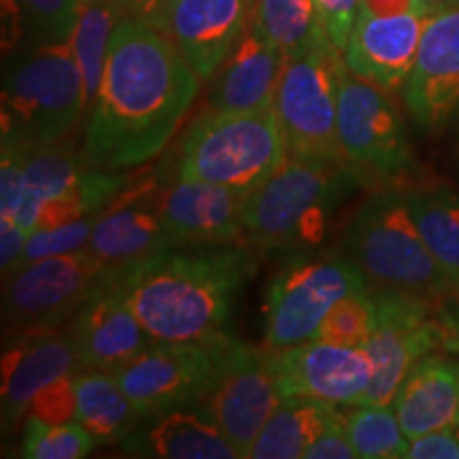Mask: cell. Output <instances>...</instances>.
Segmentation results:
<instances>
[{
  "mask_svg": "<svg viewBox=\"0 0 459 459\" xmlns=\"http://www.w3.org/2000/svg\"><path fill=\"white\" fill-rule=\"evenodd\" d=\"M90 169L83 153L74 152L73 143L65 139L34 147L24 172V200L17 215L20 226L30 234L41 206L77 187Z\"/></svg>",
  "mask_w": 459,
  "mask_h": 459,
  "instance_id": "f1b7e54d",
  "label": "cell"
},
{
  "mask_svg": "<svg viewBox=\"0 0 459 459\" xmlns=\"http://www.w3.org/2000/svg\"><path fill=\"white\" fill-rule=\"evenodd\" d=\"M411 459H459V436L455 429H438L417 436L409 443Z\"/></svg>",
  "mask_w": 459,
  "mask_h": 459,
  "instance_id": "60d3db41",
  "label": "cell"
},
{
  "mask_svg": "<svg viewBox=\"0 0 459 459\" xmlns=\"http://www.w3.org/2000/svg\"><path fill=\"white\" fill-rule=\"evenodd\" d=\"M206 342L213 355V375L200 404L215 419L238 457H247L257 434L283 400L271 351L228 332L206 338Z\"/></svg>",
  "mask_w": 459,
  "mask_h": 459,
  "instance_id": "9c48e42d",
  "label": "cell"
},
{
  "mask_svg": "<svg viewBox=\"0 0 459 459\" xmlns=\"http://www.w3.org/2000/svg\"><path fill=\"white\" fill-rule=\"evenodd\" d=\"M77 419L88 429L96 446L122 443L143 421L141 412L126 395L113 372L82 370L74 375Z\"/></svg>",
  "mask_w": 459,
  "mask_h": 459,
  "instance_id": "484cf974",
  "label": "cell"
},
{
  "mask_svg": "<svg viewBox=\"0 0 459 459\" xmlns=\"http://www.w3.org/2000/svg\"><path fill=\"white\" fill-rule=\"evenodd\" d=\"M255 273L238 247H177L113 266V281L153 341H206L220 334Z\"/></svg>",
  "mask_w": 459,
  "mask_h": 459,
  "instance_id": "7a4b0ae2",
  "label": "cell"
},
{
  "mask_svg": "<svg viewBox=\"0 0 459 459\" xmlns=\"http://www.w3.org/2000/svg\"><path fill=\"white\" fill-rule=\"evenodd\" d=\"M415 4L417 0H361V7L375 15H400Z\"/></svg>",
  "mask_w": 459,
  "mask_h": 459,
  "instance_id": "ee69618b",
  "label": "cell"
},
{
  "mask_svg": "<svg viewBox=\"0 0 459 459\" xmlns=\"http://www.w3.org/2000/svg\"><path fill=\"white\" fill-rule=\"evenodd\" d=\"M377 321L364 342L372 366L366 404L392 406L395 392L419 359L440 347L438 307L412 294L370 287Z\"/></svg>",
  "mask_w": 459,
  "mask_h": 459,
  "instance_id": "7c38bea8",
  "label": "cell"
},
{
  "mask_svg": "<svg viewBox=\"0 0 459 459\" xmlns=\"http://www.w3.org/2000/svg\"><path fill=\"white\" fill-rule=\"evenodd\" d=\"M198 91V73L169 34L124 17L90 108L85 162L100 170H132L153 160L179 130Z\"/></svg>",
  "mask_w": 459,
  "mask_h": 459,
  "instance_id": "6da1fadb",
  "label": "cell"
},
{
  "mask_svg": "<svg viewBox=\"0 0 459 459\" xmlns=\"http://www.w3.org/2000/svg\"><path fill=\"white\" fill-rule=\"evenodd\" d=\"M249 22L283 56H294L328 39L319 20L317 0H257Z\"/></svg>",
  "mask_w": 459,
  "mask_h": 459,
  "instance_id": "4dcf8cb0",
  "label": "cell"
},
{
  "mask_svg": "<svg viewBox=\"0 0 459 459\" xmlns=\"http://www.w3.org/2000/svg\"><path fill=\"white\" fill-rule=\"evenodd\" d=\"M251 20L249 0H175L166 34L198 73L211 79Z\"/></svg>",
  "mask_w": 459,
  "mask_h": 459,
  "instance_id": "44dd1931",
  "label": "cell"
},
{
  "mask_svg": "<svg viewBox=\"0 0 459 459\" xmlns=\"http://www.w3.org/2000/svg\"><path fill=\"white\" fill-rule=\"evenodd\" d=\"M330 402L287 395L279 402L266 426L257 434L249 459H298L307 457L308 446L319 438L325 423L334 417Z\"/></svg>",
  "mask_w": 459,
  "mask_h": 459,
  "instance_id": "4316f807",
  "label": "cell"
},
{
  "mask_svg": "<svg viewBox=\"0 0 459 459\" xmlns=\"http://www.w3.org/2000/svg\"><path fill=\"white\" fill-rule=\"evenodd\" d=\"M377 321V307L372 291L361 290L338 300L332 311L321 321L317 336L319 341L341 344V347H364Z\"/></svg>",
  "mask_w": 459,
  "mask_h": 459,
  "instance_id": "836d02e7",
  "label": "cell"
},
{
  "mask_svg": "<svg viewBox=\"0 0 459 459\" xmlns=\"http://www.w3.org/2000/svg\"><path fill=\"white\" fill-rule=\"evenodd\" d=\"M0 143V217L17 220L24 200L26 164L34 147L7 122H3Z\"/></svg>",
  "mask_w": 459,
  "mask_h": 459,
  "instance_id": "e575fe53",
  "label": "cell"
},
{
  "mask_svg": "<svg viewBox=\"0 0 459 459\" xmlns=\"http://www.w3.org/2000/svg\"><path fill=\"white\" fill-rule=\"evenodd\" d=\"M126 455L156 459H237L238 453L203 404L145 417L122 440Z\"/></svg>",
  "mask_w": 459,
  "mask_h": 459,
  "instance_id": "603a6c76",
  "label": "cell"
},
{
  "mask_svg": "<svg viewBox=\"0 0 459 459\" xmlns=\"http://www.w3.org/2000/svg\"><path fill=\"white\" fill-rule=\"evenodd\" d=\"M113 375L145 419L200 404L213 375V355L206 341H153Z\"/></svg>",
  "mask_w": 459,
  "mask_h": 459,
  "instance_id": "4fadbf2b",
  "label": "cell"
},
{
  "mask_svg": "<svg viewBox=\"0 0 459 459\" xmlns=\"http://www.w3.org/2000/svg\"><path fill=\"white\" fill-rule=\"evenodd\" d=\"M290 160L277 111H206L181 141L179 179L251 192Z\"/></svg>",
  "mask_w": 459,
  "mask_h": 459,
  "instance_id": "5b68a950",
  "label": "cell"
},
{
  "mask_svg": "<svg viewBox=\"0 0 459 459\" xmlns=\"http://www.w3.org/2000/svg\"><path fill=\"white\" fill-rule=\"evenodd\" d=\"M349 255H300L271 279L266 291V349H287L317 336L325 315L341 298L368 290Z\"/></svg>",
  "mask_w": 459,
  "mask_h": 459,
  "instance_id": "30bf717a",
  "label": "cell"
},
{
  "mask_svg": "<svg viewBox=\"0 0 459 459\" xmlns=\"http://www.w3.org/2000/svg\"><path fill=\"white\" fill-rule=\"evenodd\" d=\"M359 7L361 0H317L319 20L325 37L341 54L347 48L349 37H351Z\"/></svg>",
  "mask_w": 459,
  "mask_h": 459,
  "instance_id": "74e56055",
  "label": "cell"
},
{
  "mask_svg": "<svg viewBox=\"0 0 459 459\" xmlns=\"http://www.w3.org/2000/svg\"><path fill=\"white\" fill-rule=\"evenodd\" d=\"M279 392L330 402L334 406L366 404L372 366L359 347L311 341L287 349H268Z\"/></svg>",
  "mask_w": 459,
  "mask_h": 459,
  "instance_id": "9a60e30c",
  "label": "cell"
},
{
  "mask_svg": "<svg viewBox=\"0 0 459 459\" xmlns=\"http://www.w3.org/2000/svg\"><path fill=\"white\" fill-rule=\"evenodd\" d=\"M455 432H457V436H459V428H457V429H455Z\"/></svg>",
  "mask_w": 459,
  "mask_h": 459,
  "instance_id": "c3c4849f",
  "label": "cell"
},
{
  "mask_svg": "<svg viewBox=\"0 0 459 459\" xmlns=\"http://www.w3.org/2000/svg\"><path fill=\"white\" fill-rule=\"evenodd\" d=\"M342 54L330 39L285 56L274 94L290 158L344 164L338 147V82Z\"/></svg>",
  "mask_w": 459,
  "mask_h": 459,
  "instance_id": "ba28073f",
  "label": "cell"
},
{
  "mask_svg": "<svg viewBox=\"0 0 459 459\" xmlns=\"http://www.w3.org/2000/svg\"><path fill=\"white\" fill-rule=\"evenodd\" d=\"M0 409L3 428L15 426L28 415L34 395L57 378L83 370L71 325L51 332L17 334L3 351Z\"/></svg>",
  "mask_w": 459,
  "mask_h": 459,
  "instance_id": "e0dca14e",
  "label": "cell"
},
{
  "mask_svg": "<svg viewBox=\"0 0 459 459\" xmlns=\"http://www.w3.org/2000/svg\"><path fill=\"white\" fill-rule=\"evenodd\" d=\"M79 3H90V0H79Z\"/></svg>",
  "mask_w": 459,
  "mask_h": 459,
  "instance_id": "7dc6e473",
  "label": "cell"
},
{
  "mask_svg": "<svg viewBox=\"0 0 459 459\" xmlns=\"http://www.w3.org/2000/svg\"><path fill=\"white\" fill-rule=\"evenodd\" d=\"M445 7V0H417L400 15H375L359 7L353 32L342 51L344 65L358 77L394 91L404 88L415 66L419 45L429 20Z\"/></svg>",
  "mask_w": 459,
  "mask_h": 459,
  "instance_id": "5bb4252c",
  "label": "cell"
},
{
  "mask_svg": "<svg viewBox=\"0 0 459 459\" xmlns=\"http://www.w3.org/2000/svg\"><path fill=\"white\" fill-rule=\"evenodd\" d=\"M338 147L361 187H404L415 156L398 108L378 85L344 65L338 82Z\"/></svg>",
  "mask_w": 459,
  "mask_h": 459,
  "instance_id": "52a82bcc",
  "label": "cell"
},
{
  "mask_svg": "<svg viewBox=\"0 0 459 459\" xmlns=\"http://www.w3.org/2000/svg\"><path fill=\"white\" fill-rule=\"evenodd\" d=\"M124 17L119 0H90L79 7V20L71 37V48L83 74L88 111L99 96L108 43Z\"/></svg>",
  "mask_w": 459,
  "mask_h": 459,
  "instance_id": "f546056e",
  "label": "cell"
},
{
  "mask_svg": "<svg viewBox=\"0 0 459 459\" xmlns=\"http://www.w3.org/2000/svg\"><path fill=\"white\" fill-rule=\"evenodd\" d=\"M108 273L111 266L90 247L24 264L13 277L4 279V324L15 334L65 328Z\"/></svg>",
  "mask_w": 459,
  "mask_h": 459,
  "instance_id": "8fae6325",
  "label": "cell"
},
{
  "mask_svg": "<svg viewBox=\"0 0 459 459\" xmlns=\"http://www.w3.org/2000/svg\"><path fill=\"white\" fill-rule=\"evenodd\" d=\"M285 56L251 24L213 74L209 111L254 113L274 108Z\"/></svg>",
  "mask_w": 459,
  "mask_h": 459,
  "instance_id": "7402d4cb",
  "label": "cell"
},
{
  "mask_svg": "<svg viewBox=\"0 0 459 459\" xmlns=\"http://www.w3.org/2000/svg\"><path fill=\"white\" fill-rule=\"evenodd\" d=\"M436 315L440 324V349L459 355V300L443 304Z\"/></svg>",
  "mask_w": 459,
  "mask_h": 459,
  "instance_id": "7bdbcfd3",
  "label": "cell"
},
{
  "mask_svg": "<svg viewBox=\"0 0 459 459\" xmlns=\"http://www.w3.org/2000/svg\"><path fill=\"white\" fill-rule=\"evenodd\" d=\"M88 111L82 68L71 41L37 45L4 56L3 122L32 147L66 139Z\"/></svg>",
  "mask_w": 459,
  "mask_h": 459,
  "instance_id": "8992f818",
  "label": "cell"
},
{
  "mask_svg": "<svg viewBox=\"0 0 459 459\" xmlns=\"http://www.w3.org/2000/svg\"><path fill=\"white\" fill-rule=\"evenodd\" d=\"M96 443L79 421L48 423L26 415L22 457L28 459H82Z\"/></svg>",
  "mask_w": 459,
  "mask_h": 459,
  "instance_id": "d6a6232c",
  "label": "cell"
},
{
  "mask_svg": "<svg viewBox=\"0 0 459 459\" xmlns=\"http://www.w3.org/2000/svg\"><path fill=\"white\" fill-rule=\"evenodd\" d=\"M361 187L347 164L290 158L245 200V237L264 251L317 245L332 211Z\"/></svg>",
  "mask_w": 459,
  "mask_h": 459,
  "instance_id": "277c9868",
  "label": "cell"
},
{
  "mask_svg": "<svg viewBox=\"0 0 459 459\" xmlns=\"http://www.w3.org/2000/svg\"><path fill=\"white\" fill-rule=\"evenodd\" d=\"M344 254L358 264L370 287L404 291L438 308L455 300L412 221L406 187L372 189L349 223Z\"/></svg>",
  "mask_w": 459,
  "mask_h": 459,
  "instance_id": "3957f363",
  "label": "cell"
},
{
  "mask_svg": "<svg viewBox=\"0 0 459 459\" xmlns=\"http://www.w3.org/2000/svg\"><path fill=\"white\" fill-rule=\"evenodd\" d=\"M28 232L13 217H0V271L3 279L13 274L24 266Z\"/></svg>",
  "mask_w": 459,
  "mask_h": 459,
  "instance_id": "ab89813d",
  "label": "cell"
},
{
  "mask_svg": "<svg viewBox=\"0 0 459 459\" xmlns=\"http://www.w3.org/2000/svg\"><path fill=\"white\" fill-rule=\"evenodd\" d=\"M402 96L412 122L429 134L459 111V0L429 20Z\"/></svg>",
  "mask_w": 459,
  "mask_h": 459,
  "instance_id": "2e32d148",
  "label": "cell"
},
{
  "mask_svg": "<svg viewBox=\"0 0 459 459\" xmlns=\"http://www.w3.org/2000/svg\"><path fill=\"white\" fill-rule=\"evenodd\" d=\"M119 4H122L126 17L147 22L166 34V24H169V15L175 0H119Z\"/></svg>",
  "mask_w": 459,
  "mask_h": 459,
  "instance_id": "b9f144b4",
  "label": "cell"
},
{
  "mask_svg": "<svg viewBox=\"0 0 459 459\" xmlns=\"http://www.w3.org/2000/svg\"><path fill=\"white\" fill-rule=\"evenodd\" d=\"M406 204L429 254L459 300V192L449 186L406 189Z\"/></svg>",
  "mask_w": 459,
  "mask_h": 459,
  "instance_id": "d4e9b609",
  "label": "cell"
},
{
  "mask_svg": "<svg viewBox=\"0 0 459 459\" xmlns=\"http://www.w3.org/2000/svg\"><path fill=\"white\" fill-rule=\"evenodd\" d=\"M353 449L361 459H400L409 455V443L394 406L359 404L342 412Z\"/></svg>",
  "mask_w": 459,
  "mask_h": 459,
  "instance_id": "1f68e13d",
  "label": "cell"
},
{
  "mask_svg": "<svg viewBox=\"0 0 459 459\" xmlns=\"http://www.w3.org/2000/svg\"><path fill=\"white\" fill-rule=\"evenodd\" d=\"M406 438L459 428V359L428 353L412 366L392 402Z\"/></svg>",
  "mask_w": 459,
  "mask_h": 459,
  "instance_id": "cb8c5ba5",
  "label": "cell"
},
{
  "mask_svg": "<svg viewBox=\"0 0 459 459\" xmlns=\"http://www.w3.org/2000/svg\"><path fill=\"white\" fill-rule=\"evenodd\" d=\"M245 189L179 179L158 192L166 228L183 245H230L245 237Z\"/></svg>",
  "mask_w": 459,
  "mask_h": 459,
  "instance_id": "ffe728a7",
  "label": "cell"
},
{
  "mask_svg": "<svg viewBox=\"0 0 459 459\" xmlns=\"http://www.w3.org/2000/svg\"><path fill=\"white\" fill-rule=\"evenodd\" d=\"M83 370L115 372L145 351L153 338L113 281V266L96 294L71 321Z\"/></svg>",
  "mask_w": 459,
  "mask_h": 459,
  "instance_id": "d6986e66",
  "label": "cell"
},
{
  "mask_svg": "<svg viewBox=\"0 0 459 459\" xmlns=\"http://www.w3.org/2000/svg\"><path fill=\"white\" fill-rule=\"evenodd\" d=\"M445 3H457V0H445Z\"/></svg>",
  "mask_w": 459,
  "mask_h": 459,
  "instance_id": "bcb514c9",
  "label": "cell"
},
{
  "mask_svg": "<svg viewBox=\"0 0 459 459\" xmlns=\"http://www.w3.org/2000/svg\"><path fill=\"white\" fill-rule=\"evenodd\" d=\"M28 415L41 419L48 423H66L77 419V389H74V375L62 377L49 383L34 395L28 406Z\"/></svg>",
  "mask_w": 459,
  "mask_h": 459,
  "instance_id": "8d00e7d4",
  "label": "cell"
},
{
  "mask_svg": "<svg viewBox=\"0 0 459 459\" xmlns=\"http://www.w3.org/2000/svg\"><path fill=\"white\" fill-rule=\"evenodd\" d=\"M255 4H257V0H249V7H251V11L255 9Z\"/></svg>",
  "mask_w": 459,
  "mask_h": 459,
  "instance_id": "f6af8a7d",
  "label": "cell"
},
{
  "mask_svg": "<svg viewBox=\"0 0 459 459\" xmlns=\"http://www.w3.org/2000/svg\"><path fill=\"white\" fill-rule=\"evenodd\" d=\"M100 213H91L54 230H34V232L28 234L24 264L43 260V257L51 255L71 254V251H79L83 247H88Z\"/></svg>",
  "mask_w": 459,
  "mask_h": 459,
  "instance_id": "d590c367",
  "label": "cell"
},
{
  "mask_svg": "<svg viewBox=\"0 0 459 459\" xmlns=\"http://www.w3.org/2000/svg\"><path fill=\"white\" fill-rule=\"evenodd\" d=\"M156 196L152 177L132 179L100 213L91 232L90 249L108 266H122L160 251L187 247L166 228Z\"/></svg>",
  "mask_w": 459,
  "mask_h": 459,
  "instance_id": "ac0fdd59",
  "label": "cell"
},
{
  "mask_svg": "<svg viewBox=\"0 0 459 459\" xmlns=\"http://www.w3.org/2000/svg\"><path fill=\"white\" fill-rule=\"evenodd\" d=\"M3 56L37 45L71 41L79 20V0H0Z\"/></svg>",
  "mask_w": 459,
  "mask_h": 459,
  "instance_id": "83f0119b",
  "label": "cell"
},
{
  "mask_svg": "<svg viewBox=\"0 0 459 459\" xmlns=\"http://www.w3.org/2000/svg\"><path fill=\"white\" fill-rule=\"evenodd\" d=\"M358 453L349 438L347 426H344L342 412L336 411L334 417L325 423L319 438L308 446L307 459H355Z\"/></svg>",
  "mask_w": 459,
  "mask_h": 459,
  "instance_id": "f35d334b",
  "label": "cell"
}]
</instances>
